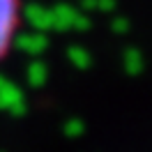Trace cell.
Here are the masks:
<instances>
[{
  "label": "cell",
  "instance_id": "obj_1",
  "mask_svg": "<svg viewBox=\"0 0 152 152\" xmlns=\"http://www.w3.org/2000/svg\"><path fill=\"white\" fill-rule=\"evenodd\" d=\"M19 23V0H0V60L10 48Z\"/></svg>",
  "mask_w": 152,
  "mask_h": 152
}]
</instances>
